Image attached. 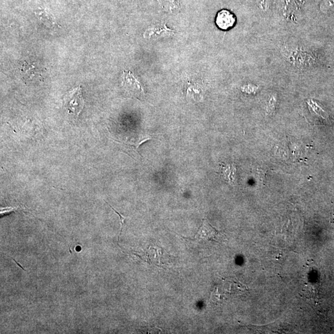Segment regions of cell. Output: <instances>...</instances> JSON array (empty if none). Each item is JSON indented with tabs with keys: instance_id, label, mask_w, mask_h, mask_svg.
<instances>
[{
	"instance_id": "obj_1",
	"label": "cell",
	"mask_w": 334,
	"mask_h": 334,
	"mask_svg": "<svg viewBox=\"0 0 334 334\" xmlns=\"http://www.w3.org/2000/svg\"><path fill=\"white\" fill-rule=\"evenodd\" d=\"M63 101L65 109L78 118L85 105L81 87H77L68 91L63 97Z\"/></svg>"
},
{
	"instance_id": "obj_6",
	"label": "cell",
	"mask_w": 334,
	"mask_h": 334,
	"mask_svg": "<svg viewBox=\"0 0 334 334\" xmlns=\"http://www.w3.org/2000/svg\"><path fill=\"white\" fill-rule=\"evenodd\" d=\"M107 204L109 205V206H110V207H111V208H112L113 210H114V211H115V212L116 213V214H118V215H119L120 220V223H121V231H120V234L119 236H118V241H119V238H120V236L122 235V231H123V227H124V225H125V220L126 219H127V217H123V215H122V214H121L120 213H119V212H118V211H117V210H116L114 208V207H112L111 206H110V205L109 203H107Z\"/></svg>"
},
{
	"instance_id": "obj_5",
	"label": "cell",
	"mask_w": 334,
	"mask_h": 334,
	"mask_svg": "<svg viewBox=\"0 0 334 334\" xmlns=\"http://www.w3.org/2000/svg\"><path fill=\"white\" fill-rule=\"evenodd\" d=\"M220 172L227 183L231 185H237V172L235 165L222 164L220 167Z\"/></svg>"
},
{
	"instance_id": "obj_2",
	"label": "cell",
	"mask_w": 334,
	"mask_h": 334,
	"mask_svg": "<svg viewBox=\"0 0 334 334\" xmlns=\"http://www.w3.org/2000/svg\"><path fill=\"white\" fill-rule=\"evenodd\" d=\"M122 86L129 93L136 96L141 97L144 94V89L140 83L130 72L123 73Z\"/></svg>"
},
{
	"instance_id": "obj_3",
	"label": "cell",
	"mask_w": 334,
	"mask_h": 334,
	"mask_svg": "<svg viewBox=\"0 0 334 334\" xmlns=\"http://www.w3.org/2000/svg\"><path fill=\"white\" fill-rule=\"evenodd\" d=\"M235 16L227 10H222L217 13L215 24L220 30L227 31L232 28L236 23Z\"/></svg>"
},
{
	"instance_id": "obj_7",
	"label": "cell",
	"mask_w": 334,
	"mask_h": 334,
	"mask_svg": "<svg viewBox=\"0 0 334 334\" xmlns=\"http://www.w3.org/2000/svg\"><path fill=\"white\" fill-rule=\"evenodd\" d=\"M13 260L16 262V264H17L18 265V266H20L21 269H22L23 270H25L26 271V270L24 269V268L22 266H21V265L19 264V263H18L17 261H16L15 259H13Z\"/></svg>"
},
{
	"instance_id": "obj_4",
	"label": "cell",
	"mask_w": 334,
	"mask_h": 334,
	"mask_svg": "<svg viewBox=\"0 0 334 334\" xmlns=\"http://www.w3.org/2000/svg\"><path fill=\"white\" fill-rule=\"evenodd\" d=\"M202 220H203V222H202L198 233L196 234L195 238L199 239V240L203 239V240L210 241L217 240L218 236L220 235L219 231L212 227L207 219Z\"/></svg>"
}]
</instances>
